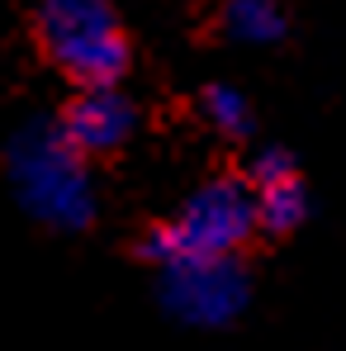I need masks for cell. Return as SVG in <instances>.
<instances>
[{"label": "cell", "instance_id": "cell-6", "mask_svg": "<svg viewBox=\"0 0 346 351\" xmlns=\"http://www.w3.org/2000/svg\"><path fill=\"white\" fill-rule=\"evenodd\" d=\"M247 185L256 195V214L266 233H294L308 219V185L285 147H266L251 157Z\"/></svg>", "mask_w": 346, "mask_h": 351}, {"label": "cell", "instance_id": "cell-3", "mask_svg": "<svg viewBox=\"0 0 346 351\" xmlns=\"http://www.w3.org/2000/svg\"><path fill=\"white\" fill-rule=\"evenodd\" d=\"M34 34L43 58L81 90L119 86V76L128 71V34L110 0H38Z\"/></svg>", "mask_w": 346, "mask_h": 351}, {"label": "cell", "instance_id": "cell-5", "mask_svg": "<svg viewBox=\"0 0 346 351\" xmlns=\"http://www.w3.org/2000/svg\"><path fill=\"white\" fill-rule=\"evenodd\" d=\"M58 123L81 157H110L133 138L138 110L119 86H90V90H76V100L62 110Z\"/></svg>", "mask_w": 346, "mask_h": 351}, {"label": "cell", "instance_id": "cell-4", "mask_svg": "<svg viewBox=\"0 0 346 351\" xmlns=\"http://www.w3.org/2000/svg\"><path fill=\"white\" fill-rule=\"evenodd\" d=\"M251 285L242 261H180L162 266V304L185 328H228L247 308Z\"/></svg>", "mask_w": 346, "mask_h": 351}, {"label": "cell", "instance_id": "cell-1", "mask_svg": "<svg viewBox=\"0 0 346 351\" xmlns=\"http://www.w3.org/2000/svg\"><path fill=\"white\" fill-rule=\"evenodd\" d=\"M90 157L71 147L62 123H24L10 138L5 171L19 209L58 233H76L95 219V180H90Z\"/></svg>", "mask_w": 346, "mask_h": 351}, {"label": "cell", "instance_id": "cell-2", "mask_svg": "<svg viewBox=\"0 0 346 351\" xmlns=\"http://www.w3.org/2000/svg\"><path fill=\"white\" fill-rule=\"evenodd\" d=\"M261 228L256 195L237 176H214L199 190L180 199L166 223H157L143 237V256L157 266H180V261H232L251 233Z\"/></svg>", "mask_w": 346, "mask_h": 351}, {"label": "cell", "instance_id": "cell-7", "mask_svg": "<svg viewBox=\"0 0 346 351\" xmlns=\"http://www.w3.org/2000/svg\"><path fill=\"white\" fill-rule=\"evenodd\" d=\"M289 29L280 0H228L223 5V34L242 48H271Z\"/></svg>", "mask_w": 346, "mask_h": 351}, {"label": "cell", "instance_id": "cell-8", "mask_svg": "<svg viewBox=\"0 0 346 351\" xmlns=\"http://www.w3.org/2000/svg\"><path fill=\"white\" fill-rule=\"evenodd\" d=\"M199 114L209 119V128H219L223 138H242L247 128H251V105H247V95L237 90V86H204V95H199Z\"/></svg>", "mask_w": 346, "mask_h": 351}]
</instances>
